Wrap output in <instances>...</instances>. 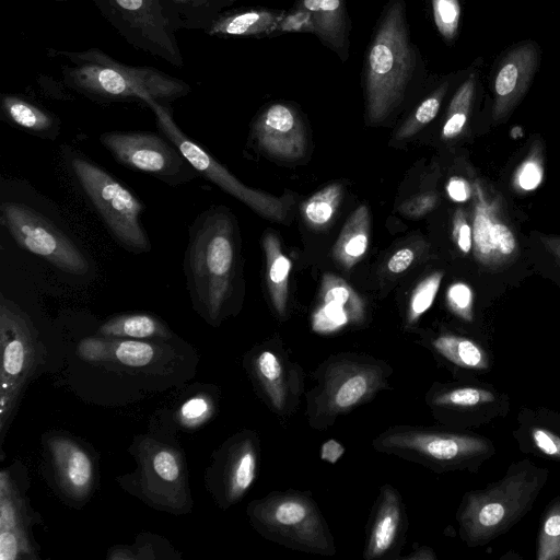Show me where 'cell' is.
I'll use <instances>...</instances> for the list:
<instances>
[{
    "label": "cell",
    "mask_w": 560,
    "mask_h": 560,
    "mask_svg": "<svg viewBox=\"0 0 560 560\" xmlns=\"http://www.w3.org/2000/svg\"><path fill=\"white\" fill-rule=\"evenodd\" d=\"M413 51L402 0L385 10L371 43L365 90L371 122L383 120L401 101L413 72Z\"/></svg>",
    "instance_id": "6"
},
{
    "label": "cell",
    "mask_w": 560,
    "mask_h": 560,
    "mask_svg": "<svg viewBox=\"0 0 560 560\" xmlns=\"http://www.w3.org/2000/svg\"><path fill=\"white\" fill-rule=\"evenodd\" d=\"M254 135L270 154L298 159L304 153L303 122L298 113L285 104L276 103L264 109L255 120Z\"/></svg>",
    "instance_id": "18"
},
{
    "label": "cell",
    "mask_w": 560,
    "mask_h": 560,
    "mask_svg": "<svg viewBox=\"0 0 560 560\" xmlns=\"http://www.w3.org/2000/svg\"><path fill=\"white\" fill-rule=\"evenodd\" d=\"M345 446L335 439H329L320 446L319 457L322 460L336 464L345 454Z\"/></svg>",
    "instance_id": "49"
},
{
    "label": "cell",
    "mask_w": 560,
    "mask_h": 560,
    "mask_svg": "<svg viewBox=\"0 0 560 560\" xmlns=\"http://www.w3.org/2000/svg\"><path fill=\"white\" fill-rule=\"evenodd\" d=\"M342 187L331 184L311 196L302 206L301 212L305 222L315 229L329 224L340 205Z\"/></svg>",
    "instance_id": "32"
},
{
    "label": "cell",
    "mask_w": 560,
    "mask_h": 560,
    "mask_svg": "<svg viewBox=\"0 0 560 560\" xmlns=\"http://www.w3.org/2000/svg\"><path fill=\"white\" fill-rule=\"evenodd\" d=\"M25 501L7 470L0 474V560L34 558Z\"/></svg>",
    "instance_id": "20"
},
{
    "label": "cell",
    "mask_w": 560,
    "mask_h": 560,
    "mask_svg": "<svg viewBox=\"0 0 560 560\" xmlns=\"http://www.w3.org/2000/svg\"><path fill=\"white\" fill-rule=\"evenodd\" d=\"M143 104L154 113L156 126L162 135L180 151L200 176L265 218L277 221H283L287 218V205L282 199L245 186L200 144L183 132L174 120L171 105L152 98H147Z\"/></svg>",
    "instance_id": "11"
},
{
    "label": "cell",
    "mask_w": 560,
    "mask_h": 560,
    "mask_svg": "<svg viewBox=\"0 0 560 560\" xmlns=\"http://www.w3.org/2000/svg\"><path fill=\"white\" fill-rule=\"evenodd\" d=\"M423 345L433 355L457 369L485 371L490 366L486 351L474 340L454 334H439Z\"/></svg>",
    "instance_id": "27"
},
{
    "label": "cell",
    "mask_w": 560,
    "mask_h": 560,
    "mask_svg": "<svg viewBox=\"0 0 560 560\" xmlns=\"http://www.w3.org/2000/svg\"><path fill=\"white\" fill-rule=\"evenodd\" d=\"M364 317L360 295L341 278L325 273L320 282L318 303L312 315L313 330L320 334L337 331Z\"/></svg>",
    "instance_id": "19"
},
{
    "label": "cell",
    "mask_w": 560,
    "mask_h": 560,
    "mask_svg": "<svg viewBox=\"0 0 560 560\" xmlns=\"http://www.w3.org/2000/svg\"><path fill=\"white\" fill-rule=\"evenodd\" d=\"M408 527L400 492L392 485L381 487L373 505L363 548L365 560L397 559Z\"/></svg>",
    "instance_id": "17"
},
{
    "label": "cell",
    "mask_w": 560,
    "mask_h": 560,
    "mask_svg": "<svg viewBox=\"0 0 560 560\" xmlns=\"http://www.w3.org/2000/svg\"><path fill=\"white\" fill-rule=\"evenodd\" d=\"M282 15L267 9H238L225 11L205 31L217 37H250L270 34L278 28Z\"/></svg>",
    "instance_id": "26"
},
{
    "label": "cell",
    "mask_w": 560,
    "mask_h": 560,
    "mask_svg": "<svg viewBox=\"0 0 560 560\" xmlns=\"http://www.w3.org/2000/svg\"><path fill=\"white\" fill-rule=\"evenodd\" d=\"M55 1H58V2H63V1H68V0H55Z\"/></svg>",
    "instance_id": "53"
},
{
    "label": "cell",
    "mask_w": 560,
    "mask_h": 560,
    "mask_svg": "<svg viewBox=\"0 0 560 560\" xmlns=\"http://www.w3.org/2000/svg\"><path fill=\"white\" fill-rule=\"evenodd\" d=\"M69 164L112 237L130 253L150 252L151 243L141 222L142 201L106 170L77 152L69 154Z\"/></svg>",
    "instance_id": "8"
},
{
    "label": "cell",
    "mask_w": 560,
    "mask_h": 560,
    "mask_svg": "<svg viewBox=\"0 0 560 560\" xmlns=\"http://www.w3.org/2000/svg\"><path fill=\"white\" fill-rule=\"evenodd\" d=\"M413 259L415 253L410 248H401L389 258L387 268L393 273H400L410 267Z\"/></svg>",
    "instance_id": "48"
},
{
    "label": "cell",
    "mask_w": 560,
    "mask_h": 560,
    "mask_svg": "<svg viewBox=\"0 0 560 560\" xmlns=\"http://www.w3.org/2000/svg\"><path fill=\"white\" fill-rule=\"evenodd\" d=\"M492 244L494 252L510 255L514 252L516 243L511 230L501 222H493Z\"/></svg>",
    "instance_id": "43"
},
{
    "label": "cell",
    "mask_w": 560,
    "mask_h": 560,
    "mask_svg": "<svg viewBox=\"0 0 560 560\" xmlns=\"http://www.w3.org/2000/svg\"><path fill=\"white\" fill-rule=\"evenodd\" d=\"M211 413V404L202 396L192 397L184 402L180 417L185 424L192 427L201 423Z\"/></svg>",
    "instance_id": "42"
},
{
    "label": "cell",
    "mask_w": 560,
    "mask_h": 560,
    "mask_svg": "<svg viewBox=\"0 0 560 560\" xmlns=\"http://www.w3.org/2000/svg\"><path fill=\"white\" fill-rule=\"evenodd\" d=\"M445 89V84L440 86V89H438L433 94L421 102L416 112L400 127L396 136L397 139L400 140L413 136L423 126L434 119L440 109L441 100L444 95Z\"/></svg>",
    "instance_id": "38"
},
{
    "label": "cell",
    "mask_w": 560,
    "mask_h": 560,
    "mask_svg": "<svg viewBox=\"0 0 560 560\" xmlns=\"http://www.w3.org/2000/svg\"><path fill=\"white\" fill-rule=\"evenodd\" d=\"M103 147L124 166L177 186L199 174L164 136L150 131H108L100 136Z\"/></svg>",
    "instance_id": "12"
},
{
    "label": "cell",
    "mask_w": 560,
    "mask_h": 560,
    "mask_svg": "<svg viewBox=\"0 0 560 560\" xmlns=\"http://www.w3.org/2000/svg\"><path fill=\"white\" fill-rule=\"evenodd\" d=\"M378 453L396 456L438 472H475L494 454L493 443L481 435L452 428L399 424L372 441Z\"/></svg>",
    "instance_id": "5"
},
{
    "label": "cell",
    "mask_w": 560,
    "mask_h": 560,
    "mask_svg": "<svg viewBox=\"0 0 560 560\" xmlns=\"http://www.w3.org/2000/svg\"><path fill=\"white\" fill-rule=\"evenodd\" d=\"M49 448L60 488L74 500L86 498L94 481V467L89 454L66 438L54 439Z\"/></svg>",
    "instance_id": "22"
},
{
    "label": "cell",
    "mask_w": 560,
    "mask_h": 560,
    "mask_svg": "<svg viewBox=\"0 0 560 560\" xmlns=\"http://www.w3.org/2000/svg\"><path fill=\"white\" fill-rule=\"evenodd\" d=\"M435 196L432 194H424L413 197L404 203L400 210L411 217H420L433 208Z\"/></svg>",
    "instance_id": "45"
},
{
    "label": "cell",
    "mask_w": 560,
    "mask_h": 560,
    "mask_svg": "<svg viewBox=\"0 0 560 560\" xmlns=\"http://www.w3.org/2000/svg\"><path fill=\"white\" fill-rule=\"evenodd\" d=\"M107 338L167 339L168 327L158 317L147 313H130L113 316L98 329Z\"/></svg>",
    "instance_id": "31"
},
{
    "label": "cell",
    "mask_w": 560,
    "mask_h": 560,
    "mask_svg": "<svg viewBox=\"0 0 560 560\" xmlns=\"http://www.w3.org/2000/svg\"><path fill=\"white\" fill-rule=\"evenodd\" d=\"M453 235L459 249L463 253H468L471 248V229L460 212H457L454 219Z\"/></svg>",
    "instance_id": "46"
},
{
    "label": "cell",
    "mask_w": 560,
    "mask_h": 560,
    "mask_svg": "<svg viewBox=\"0 0 560 560\" xmlns=\"http://www.w3.org/2000/svg\"><path fill=\"white\" fill-rule=\"evenodd\" d=\"M245 369L265 405L280 419L298 409L305 394L303 368L282 347L261 345L244 359Z\"/></svg>",
    "instance_id": "14"
},
{
    "label": "cell",
    "mask_w": 560,
    "mask_h": 560,
    "mask_svg": "<svg viewBox=\"0 0 560 560\" xmlns=\"http://www.w3.org/2000/svg\"><path fill=\"white\" fill-rule=\"evenodd\" d=\"M537 560H560V497L547 506L537 540Z\"/></svg>",
    "instance_id": "33"
},
{
    "label": "cell",
    "mask_w": 560,
    "mask_h": 560,
    "mask_svg": "<svg viewBox=\"0 0 560 560\" xmlns=\"http://www.w3.org/2000/svg\"><path fill=\"white\" fill-rule=\"evenodd\" d=\"M150 472H153L154 479H160L162 485H182L183 471L179 457L174 450L166 446H158L152 453L147 466Z\"/></svg>",
    "instance_id": "36"
},
{
    "label": "cell",
    "mask_w": 560,
    "mask_h": 560,
    "mask_svg": "<svg viewBox=\"0 0 560 560\" xmlns=\"http://www.w3.org/2000/svg\"><path fill=\"white\" fill-rule=\"evenodd\" d=\"M493 221L486 214L485 210L478 208L474 219L472 237L480 256H488L494 252L492 244Z\"/></svg>",
    "instance_id": "40"
},
{
    "label": "cell",
    "mask_w": 560,
    "mask_h": 560,
    "mask_svg": "<svg viewBox=\"0 0 560 560\" xmlns=\"http://www.w3.org/2000/svg\"><path fill=\"white\" fill-rule=\"evenodd\" d=\"M435 25L440 34L448 42L457 34L460 5L458 0H431Z\"/></svg>",
    "instance_id": "39"
},
{
    "label": "cell",
    "mask_w": 560,
    "mask_h": 560,
    "mask_svg": "<svg viewBox=\"0 0 560 560\" xmlns=\"http://www.w3.org/2000/svg\"><path fill=\"white\" fill-rule=\"evenodd\" d=\"M370 241V213L358 207L343 224L332 247L334 259L345 269L352 268L366 253Z\"/></svg>",
    "instance_id": "28"
},
{
    "label": "cell",
    "mask_w": 560,
    "mask_h": 560,
    "mask_svg": "<svg viewBox=\"0 0 560 560\" xmlns=\"http://www.w3.org/2000/svg\"><path fill=\"white\" fill-rule=\"evenodd\" d=\"M393 368L370 354L340 352L325 359L312 373L314 386L305 393L308 425L318 431L390 388Z\"/></svg>",
    "instance_id": "4"
},
{
    "label": "cell",
    "mask_w": 560,
    "mask_h": 560,
    "mask_svg": "<svg viewBox=\"0 0 560 560\" xmlns=\"http://www.w3.org/2000/svg\"><path fill=\"white\" fill-rule=\"evenodd\" d=\"M0 210L3 226L21 247L63 272L74 276L89 272L90 264L83 252L47 218L13 201L2 202Z\"/></svg>",
    "instance_id": "13"
},
{
    "label": "cell",
    "mask_w": 560,
    "mask_h": 560,
    "mask_svg": "<svg viewBox=\"0 0 560 560\" xmlns=\"http://www.w3.org/2000/svg\"><path fill=\"white\" fill-rule=\"evenodd\" d=\"M0 113L10 125L40 138L55 139L60 131L54 113L21 94H1Z\"/></svg>",
    "instance_id": "24"
},
{
    "label": "cell",
    "mask_w": 560,
    "mask_h": 560,
    "mask_svg": "<svg viewBox=\"0 0 560 560\" xmlns=\"http://www.w3.org/2000/svg\"><path fill=\"white\" fill-rule=\"evenodd\" d=\"M406 560H435L436 555L433 549L428 546L413 545L409 555L402 557Z\"/></svg>",
    "instance_id": "51"
},
{
    "label": "cell",
    "mask_w": 560,
    "mask_h": 560,
    "mask_svg": "<svg viewBox=\"0 0 560 560\" xmlns=\"http://www.w3.org/2000/svg\"><path fill=\"white\" fill-rule=\"evenodd\" d=\"M168 22L179 30L206 31L226 7L224 0H160Z\"/></svg>",
    "instance_id": "29"
},
{
    "label": "cell",
    "mask_w": 560,
    "mask_h": 560,
    "mask_svg": "<svg viewBox=\"0 0 560 560\" xmlns=\"http://www.w3.org/2000/svg\"><path fill=\"white\" fill-rule=\"evenodd\" d=\"M524 453L560 462V415L552 410H522L514 431Z\"/></svg>",
    "instance_id": "23"
},
{
    "label": "cell",
    "mask_w": 560,
    "mask_h": 560,
    "mask_svg": "<svg viewBox=\"0 0 560 560\" xmlns=\"http://www.w3.org/2000/svg\"><path fill=\"white\" fill-rule=\"evenodd\" d=\"M475 74V72L470 73L469 78L460 85L451 102L448 116L442 131L443 137L446 139L459 135L467 121V114L476 86Z\"/></svg>",
    "instance_id": "34"
},
{
    "label": "cell",
    "mask_w": 560,
    "mask_h": 560,
    "mask_svg": "<svg viewBox=\"0 0 560 560\" xmlns=\"http://www.w3.org/2000/svg\"><path fill=\"white\" fill-rule=\"evenodd\" d=\"M102 16L132 47L182 68L176 31L160 0H92Z\"/></svg>",
    "instance_id": "10"
},
{
    "label": "cell",
    "mask_w": 560,
    "mask_h": 560,
    "mask_svg": "<svg viewBox=\"0 0 560 560\" xmlns=\"http://www.w3.org/2000/svg\"><path fill=\"white\" fill-rule=\"evenodd\" d=\"M0 431L3 439L43 354L38 334L31 318L4 295L0 299Z\"/></svg>",
    "instance_id": "9"
},
{
    "label": "cell",
    "mask_w": 560,
    "mask_h": 560,
    "mask_svg": "<svg viewBox=\"0 0 560 560\" xmlns=\"http://www.w3.org/2000/svg\"><path fill=\"white\" fill-rule=\"evenodd\" d=\"M260 458V440L252 430L232 436L215 464L214 488L223 508L240 501L254 483Z\"/></svg>",
    "instance_id": "16"
},
{
    "label": "cell",
    "mask_w": 560,
    "mask_h": 560,
    "mask_svg": "<svg viewBox=\"0 0 560 560\" xmlns=\"http://www.w3.org/2000/svg\"><path fill=\"white\" fill-rule=\"evenodd\" d=\"M278 28L280 31H299V32H314L313 23L307 11L295 8V10L282 18Z\"/></svg>",
    "instance_id": "44"
},
{
    "label": "cell",
    "mask_w": 560,
    "mask_h": 560,
    "mask_svg": "<svg viewBox=\"0 0 560 560\" xmlns=\"http://www.w3.org/2000/svg\"><path fill=\"white\" fill-rule=\"evenodd\" d=\"M442 272H434L423 279L413 290L407 312V324L413 325L431 307L439 291Z\"/></svg>",
    "instance_id": "37"
},
{
    "label": "cell",
    "mask_w": 560,
    "mask_h": 560,
    "mask_svg": "<svg viewBox=\"0 0 560 560\" xmlns=\"http://www.w3.org/2000/svg\"><path fill=\"white\" fill-rule=\"evenodd\" d=\"M252 526L266 539L318 556L337 552L331 530L310 491H271L247 506Z\"/></svg>",
    "instance_id": "7"
},
{
    "label": "cell",
    "mask_w": 560,
    "mask_h": 560,
    "mask_svg": "<svg viewBox=\"0 0 560 560\" xmlns=\"http://www.w3.org/2000/svg\"><path fill=\"white\" fill-rule=\"evenodd\" d=\"M237 237L234 219L223 206L197 215L189 226L184 272L196 312L219 325L230 312L237 281Z\"/></svg>",
    "instance_id": "1"
},
{
    "label": "cell",
    "mask_w": 560,
    "mask_h": 560,
    "mask_svg": "<svg viewBox=\"0 0 560 560\" xmlns=\"http://www.w3.org/2000/svg\"><path fill=\"white\" fill-rule=\"evenodd\" d=\"M234 1H235V0H224V2L226 3V5H228V4H230V3H232V2H234Z\"/></svg>",
    "instance_id": "52"
},
{
    "label": "cell",
    "mask_w": 560,
    "mask_h": 560,
    "mask_svg": "<svg viewBox=\"0 0 560 560\" xmlns=\"http://www.w3.org/2000/svg\"><path fill=\"white\" fill-rule=\"evenodd\" d=\"M446 300L450 308L466 320L471 319L472 293L465 283H454L447 290Z\"/></svg>",
    "instance_id": "41"
},
{
    "label": "cell",
    "mask_w": 560,
    "mask_h": 560,
    "mask_svg": "<svg viewBox=\"0 0 560 560\" xmlns=\"http://www.w3.org/2000/svg\"><path fill=\"white\" fill-rule=\"evenodd\" d=\"M107 338V337H105ZM118 362L132 368L145 366L152 362L156 348L153 343L135 339H106Z\"/></svg>",
    "instance_id": "35"
},
{
    "label": "cell",
    "mask_w": 560,
    "mask_h": 560,
    "mask_svg": "<svg viewBox=\"0 0 560 560\" xmlns=\"http://www.w3.org/2000/svg\"><path fill=\"white\" fill-rule=\"evenodd\" d=\"M262 246L266 256V280L269 296L276 313L280 317H284L287 315L291 261L282 253L280 242L275 234L266 233Z\"/></svg>",
    "instance_id": "30"
},
{
    "label": "cell",
    "mask_w": 560,
    "mask_h": 560,
    "mask_svg": "<svg viewBox=\"0 0 560 560\" xmlns=\"http://www.w3.org/2000/svg\"><path fill=\"white\" fill-rule=\"evenodd\" d=\"M424 402L435 420L452 429L488 422L509 404L489 386L439 382L427 390Z\"/></svg>",
    "instance_id": "15"
},
{
    "label": "cell",
    "mask_w": 560,
    "mask_h": 560,
    "mask_svg": "<svg viewBox=\"0 0 560 560\" xmlns=\"http://www.w3.org/2000/svg\"><path fill=\"white\" fill-rule=\"evenodd\" d=\"M47 56L65 61L60 72L66 88L96 103L152 98L171 105L191 91L187 82L160 69L126 65L94 47L79 51L49 48Z\"/></svg>",
    "instance_id": "2"
},
{
    "label": "cell",
    "mask_w": 560,
    "mask_h": 560,
    "mask_svg": "<svg viewBox=\"0 0 560 560\" xmlns=\"http://www.w3.org/2000/svg\"><path fill=\"white\" fill-rule=\"evenodd\" d=\"M548 476L547 468L523 459L510 465L501 479L466 492L456 512L460 539L478 547L506 533L532 510Z\"/></svg>",
    "instance_id": "3"
},
{
    "label": "cell",
    "mask_w": 560,
    "mask_h": 560,
    "mask_svg": "<svg viewBox=\"0 0 560 560\" xmlns=\"http://www.w3.org/2000/svg\"><path fill=\"white\" fill-rule=\"evenodd\" d=\"M296 8L308 12L314 34L331 49L345 51L348 45V16L345 0H298Z\"/></svg>",
    "instance_id": "25"
},
{
    "label": "cell",
    "mask_w": 560,
    "mask_h": 560,
    "mask_svg": "<svg viewBox=\"0 0 560 560\" xmlns=\"http://www.w3.org/2000/svg\"><path fill=\"white\" fill-rule=\"evenodd\" d=\"M539 62V49L530 40L520 43L501 59L494 93L498 110H504L520 97L530 83Z\"/></svg>",
    "instance_id": "21"
},
{
    "label": "cell",
    "mask_w": 560,
    "mask_h": 560,
    "mask_svg": "<svg viewBox=\"0 0 560 560\" xmlns=\"http://www.w3.org/2000/svg\"><path fill=\"white\" fill-rule=\"evenodd\" d=\"M450 198L457 202L466 201L469 198V187L465 179L453 177L446 186Z\"/></svg>",
    "instance_id": "50"
},
{
    "label": "cell",
    "mask_w": 560,
    "mask_h": 560,
    "mask_svg": "<svg viewBox=\"0 0 560 560\" xmlns=\"http://www.w3.org/2000/svg\"><path fill=\"white\" fill-rule=\"evenodd\" d=\"M541 182V171L535 162H527L518 174V184L525 190L535 189Z\"/></svg>",
    "instance_id": "47"
}]
</instances>
